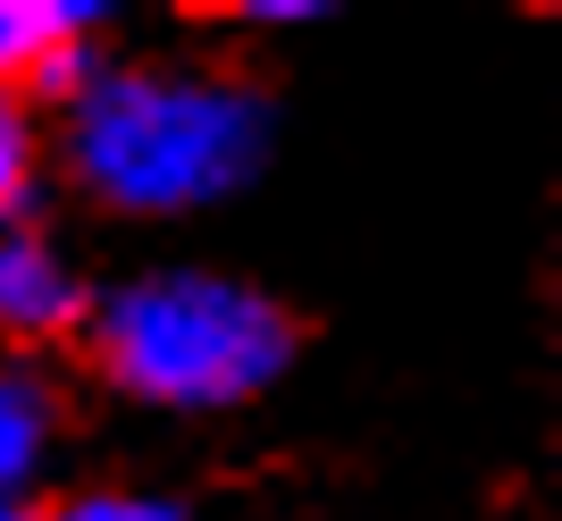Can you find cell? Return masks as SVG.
<instances>
[{
  "label": "cell",
  "mask_w": 562,
  "mask_h": 521,
  "mask_svg": "<svg viewBox=\"0 0 562 521\" xmlns=\"http://www.w3.org/2000/svg\"><path fill=\"white\" fill-rule=\"evenodd\" d=\"M278 143V110L252 76L193 59H93L68 93L59 160L76 193L117 219H202L252 186Z\"/></svg>",
  "instance_id": "6da1fadb"
},
{
  "label": "cell",
  "mask_w": 562,
  "mask_h": 521,
  "mask_svg": "<svg viewBox=\"0 0 562 521\" xmlns=\"http://www.w3.org/2000/svg\"><path fill=\"white\" fill-rule=\"evenodd\" d=\"M85 336H93V370L117 396L186 421L235 412L294 370V311L269 286L202 260H168L110 286L85 311Z\"/></svg>",
  "instance_id": "7a4b0ae2"
},
{
  "label": "cell",
  "mask_w": 562,
  "mask_h": 521,
  "mask_svg": "<svg viewBox=\"0 0 562 521\" xmlns=\"http://www.w3.org/2000/svg\"><path fill=\"white\" fill-rule=\"evenodd\" d=\"M85 269H76L43 228H18V236H0V354H34L50 336L85 329Z\"/></svg>",
  "instance_id": "3957f363"
},
{
  "label": "cell",
  "mask_w": 562,
  "mask_h": 521,
  "mask_svg": "<svg viewBox=\"0 0 562 521\" xmlns=\"http://www.w3.org/2000/svg\"><path fill=\"white\" fill-rule=\"evenodd\" d=\"M68 429V396L34 354H0V505H25Z\"/></svg>",
  "instance_id": "277c9868"
},
{
  "label": "cell",
  "mask_w": 562,
  "mask_h": 521,
  "mask_svg": "<svg viewBox=\"0 0 562 521\" xmlns=\"http://www.w3.org/2000/svg\"><path fill=\"white\" fill-rule=\"evenodd\" d=\"M43 177H50V135H43V119H34V93L0 85V236L34 228Z\"/></svg>",
  "instance_id": "5b68a950"
},
{
  "label": "cell",
  "mask_w": 562,
  "mask_h": 521,
  "mask_svg": "<svg viewBox=\"0 0 562 521\" xmlns=\"http://www.w3.org/2000/svg\"><path fill=\"white\" fill-rule=\"evenodd\" d=\"M34 521H186V505L168 488H76Z\"/></svg>",
  "instance_id": "8992f818"
},
{
  "label": "cell",
  "mask_w": 562,
  "mask_h": 521,
  "mask_svg": "<svg viewBox=\"0 0 562 521\" xmlns=\"http://www.w3.org/2000/svg\"><path fill=\"white\" fill-rule=\"evenodd\" d=\"M227 18L235 25H319V18H328V0H235Z\"/></svg>",
  "instance_id": "52a82bcc"
},
{
  "label": "cell",
  "mask_w": 562,
  "mask_h": 521,
  "mask_svg": "<svg viewBox=\"0 0 562 521\" xmlns=\"http://www.w3.org/2000/svg\"><path fill=\"white\" fill-rule=\"evenodd\" d=\"M0 521H34V505H0Z\"/></svg>",
  "instance_id": "ba28073f"
}]
</instances>
